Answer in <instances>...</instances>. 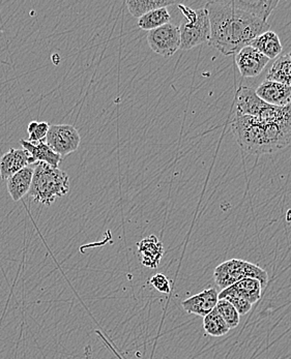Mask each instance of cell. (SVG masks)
<instances>
[{"label":"cell","mask_w":291,"mask_h":359,"mask_svg":"<svg viewBox=\"0 0 291 359\" xmlns=\"http://www.w3.org/2000/svg\"><path fill=\"white\" fill-rule=\"evenodd\" d=\"M211 24L209 44L223 55H236L254 38L270 30L268 22L234 7L231 0L205 5Z\"/></svg>","instance_id":"6da1fadb"},{"label":"cell","mask_w":291,"mask_h":359,"mask_svg":"<svg viewBox=\"0 0 291 359\" xmlns=\"http://www.w3.org/2000/svg\"><path fill=\"white\" fill-rule=\"evenodd\" d=\"M231 130L244 152L260 155L277 152L291 145V112L278 122H262L236 115Z\"/></svg>","instance_id":"7a4b0ae2"},{"label":"cell","mask_w":291,"mask_h":359,"mask_svg":"<svg viewBox=\"0 0 291 359\" xmlns=\"http://www.w3.org/2000/svg\"><path fill=\"white\" fill-rule=\"evenodd\" d=\"M68 191L70 178L68 173L45 163H36L28 193L34 202L50 207L56 199L66 196Z\"/></svg>","instance_id":"3957f363"},{"label":"cell","mask_w":291,"mask_h":359,"mask_svg":"<svg viewBox=\"0 0 291 359\" xmlns=\"http://www.w3.org/2000/svg\"><path fill=\"white\" fill-rule=\"evenodd\" d=\"M291 112V103L284 107L273 106L258 98L255 90L242 86L236 101V115L250 116L262 122H278Z\"/></svg>","instance_id":"277c9868"},{"label":"cell","mask_w":291,"mask_h":359,"mask_svg":"<svg viewBox=\"0 0 291 359\" xmlns=\"http://www.w3.org/2000/svg\"><path fill=\"white\" fill-rule=\"evenodd\" d=\"M179 9L185 16L187 22L179 26L181 50H191L204 43H209L211 36V24L205 8L190 9L185 5H179Z\"/></svg>","instance_id":"5b68a950"},{"label":"cell","mask_w":291,"mask_h":359,"mask_svg":"<svg viewBox=\"0 0 291 359\" xmlns=\"http://www.w3.org/2000/svg\"><path fill=\"white\" fill-rule=\"evenodd\" d=\"M215 283L220 289L224 290L244 278H255L266 286L268 282V272L256 264L240 259H230L218 265L214 274Z\"/></svg>","instance_id":"8992f818"},{"label":"cell","mask_w":291,"mask_h":359,"mask_svg":"<svg viewBox=\"0 0 291 359\" xmlns=\"http://www.w3.org/2000/svg\"><path fill=\"white\" fill-rule=\"evenodd\" d=\"M147 42L155 53L163 57H170L181 47L179 27L168 23L151 30L147 34Z\"/></svg>","instance_id":"52a82bcc"},{"label":"cell","mask_w":291,"mask_h":359,"mask_svg":"<svg viewBox=\"0 0 291 359\" xmlns=\"http://www.w3.org/2000/svg\"><path fill=\"white\" fill-rule=\"evenodd\" d=\"M80 143V134L71 124H51L46 137V144L62 157L76 151Z\"/></svg>","instance_id":"ba28073f"},{"label":"cell","mask_w":291,"mask_h":359,"mask_svg":"<svg viewBox=\"0 0 291 359\" xmlns=\"http://www.w3.org/2000/svg\"><path fill=\"white\" fill-rule=\"evenodd\" d=\"M270 59L251 46H246L236 54V62L240 75L246 78L257 77Z\"/></svg>","instance_id":"9c48e42d"},{"label":"cell","mask_w":291,"mask_h":359,"mask_svg":"<svg viewBox=\"0 0 291 359\" xmlns=\"http://www.w3.org/2000/svg\"><path fill=\"white\" fill-rule=\"evenodd\" d=\"M34 164H36V161L27 150L11 148L0 159V177L7 181L22 169Z\"/></svg>","instance_id":"30bf717a"},{"label":"cell","mask_w":291,"mask_h":359,"mask_svg":"<svg viewBox=\"0 0 291 359\" xmlns=\"http://www.w3.org/2000/svg\"><path fill=\"white\" fill-rule=\"evenodd\" d=\"M219 293L214 288L203 290L181 302L184 310L190 315L205 317L217 306Z\"/></svg>","instance_id":"8fae6325"},{"label":"cell","mask_w":291,"mask_h":359,"mask_svg":"<svg viewBox=\"0 0 291 359\" xmlns=\"http://www.w3.org/2000/svg\"><path fill=\"white\" fill-rule=\"evenodd\" d=\"M256 94L268 104L284 107L291 103V88L279 82L264 80L256 88Z\"/></svg>","instance_id":"7c38bea8"},{"label":"cell","mask_w":291,"mask_h":359,"mask_svg":"<svg viewBox=\"0 0 291 359\" xmlns=\"http://www.w3.org/2000/svg\"><path fill=\"white\" fill-rule=\"evenodd\" d=\"M138 253L141 263L145 267L157 268L164 255L163 243L155 235L149 236L138 243Z\"/></svg>","instance_id":"4fadbf2b"},{"label":"cell","mask_w":291,"mask_h":359,"mask_svg":"<svg viewBox=\"0 0 291 359\" xmlns=\"http://www.w3.org/2000/svg\"><path fill=\"white\" fill-rule=\"evenodd\" d=\"M34 166H28L7 179L8 191L14 201L21 200L24 196L29 193L34 177Z\"/></svg>","instance_id":"5bb4252c"},{"label":"cell","mask_w":291,"mask_h":359,"mask_svg":"<svg viewBox=\"0 0 291 359\" xmlns=\"http://www.w3.org/2000/svg\"><path fill=\"white\" fill-rule=\"evenodd\" d=\"M231 1L234 7L264 22H268V18L279 5L278 0H231Z\"/></svg>","instance_id":"9a60e30c"},{"label":"cell","mask_w":291,"mask_h":359,"mask_svg":"<svg viewBox=\"0 0 291 359\" xmlns=\"http://www.w3.org/2000/svg\"><path fill=\"white\" fill-rule=\"evenodd\" d=\"M248 46H251L254 49L266 56L268 59H275V58L278 57L283 50L280 38L277 36L276 32L272 31V30L260 34V36L254 38L253 41L250 42Z\"/></svg>","instance_id":"2e32d148"},{"label":"cell","mask_w":291,"mask_h":359,"mask_svg":"<svg viewBox=\"0 0 291 359\" xmlns=\"http://www.w3.org/2000/svg\"><path fill=\"white\" fill-rule=\"evenodd\" d=\"M20 144L25 150L31 155L36 163H45L54 168H58V165L62 162V157L56 155L46 142L34 143L28 142L27 140H20Z\"/></svg>","instance_id":"e0dca14e"},{"label":"cell","mask_w":291,"mask_h":359,"mask_svg":"<svg viewBox=\"0 0 291 359\" xmlns=\"http://www.w3.org/2000/svg\"><path fill=\"white\" fill-rule=\"evenodd\" d=\"M266 80L279 82L291 88V52L277 58L268 70Z\"/></svg>","instance_id":"ac0fdd59"},{"label":"cell","mask_w":291,"mask_h":359,"mask_svg":"<svg viewBox=\"0 0 291 359\" xmlns=\"http://www.w3.org/2000/svg\"><path fill=\"white\" fill-rule=\"evenodd\" d=\"M231 287L233 288L238 295L253 306L262 297L264 286L255 278H244L242 281L233 284Z\"/></svg>","instance_id":"d6986e66"},{"label":"cell","mask_w":291,"mask_h":359,"mask_svg":"<svg viewBox=\"0 0 291 359\" xmlns=\"http://www.w3.org/2000/svg\"><path fill=\"white\" fill-rule=\"evenodd\" d=\"M170 20L171 16L169 14L168 9L161 8V9L153 10V11L149 12V13L139 18L137 25L141 29L151 31L155 28L170 23Z\"/></svg>","instance_id":"ffe728a7"},{"label":"cell","mask_w":291,"mask_h":359,"mask_svg":"<svg viewBox=\"0 0 291 359\" xmlns=\"http://www.w3.org/2000/svg\"><path fill=\"white\" fill-rule=\"evenodd\" d=\"M175 3V1H166V0H129L127 1L129 12L138 19L153 10L167 8Z\"/></svg>","instance_id":"44dd1931"},{"label":"cell","mask_w":291,"mask_h":359,"mask_svg":"<svg viewBox=\"0 0 291 359\" xmlns=\"http://www.w3.org/2000/svg\"><path fill=\"white\" fill-rule=\"evenodd\" d=\"M203 328L206 334L217 336V338L225 336L230 330L226 322L224 321V319L220 316L216 308L203 317Z\"/></svg>","instance_id":"7402d4cb"},{"label":"cell","mask_w":291,"mask_h":359,"mask_svg":"<svg viewBox=\"0 0 291 359\" xmlns=\"http://www.w3.org/2000/svg\"><path fill=\"white\" fill-rule=\"evenodd\" d=\"M215 308L219 313L220 316L224 319V321L226 322L230 330L238 328V324H240V316L236 308L229 302L225 300H219Z\"/></svg>","instance_id":"603a6c76"},{"label":"cell","mask_w":291,"mask_h":359,"mask_svg":"<svg viewBox=\"0 0 291 359\" xmlns=\"http://www.w3.org/2000/svg\"><path fill=\"white\" fill-rule=\"evenodd\" d=\"M219 300H225L229 302L238 310L240 316H244L252 308V304L246 302L244 298L240 297V295H238V293L234 291L231 286L222 290L221 293H219Z\"/></svg>","instance_id":"cb8c5ba5"},{"label":"cell","mask_w":291,"mask_h":359,"mask_svg":"<svg viewBox=\"0 0 291 359\" xmlns=\"http://www.w3.org/2000/svg\"><path fill=\"white\" fill-rule=\"evenodd\" d=\"M50 124L45 122H31L28 124L27 133L28 142L40 143L45 142L46 137H47L48 131H49Z\"/></svg>","instance_id":"d4e9b609"},{"label":"cell","mask_w":291,"mask_h":359,"mask_svg":"<svg viewBox=\"0 0 291 359\" xmlns=\"http://www.w3.org/2000/svg\"><path fill=\"white\" fill-rule=\"evenodd\" d=\"M149 284L157 291L164 294L170 293V282L165 274H157L149 280Z\"/></svg>","instance_id":"484cf974"}]
</instances>
